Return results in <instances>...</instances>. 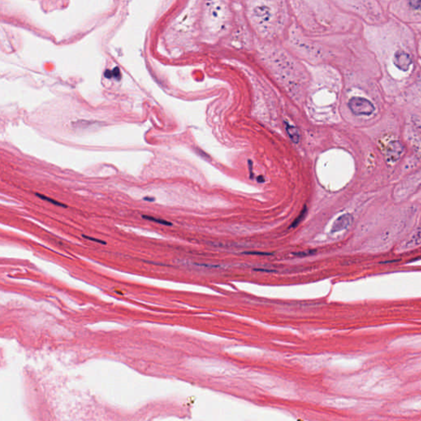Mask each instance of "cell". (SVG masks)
<instances>
[{
    "label": "cell",
    "mask_w": 421,
    "mask_h": 421,
    "mask_svg": "<svg viewBox=\"0 0 421 421\" xmlns=\"http://www.w3.org/2000/svg\"><path fill=\"white\" fill-rule=\"evenodd\" d=\"M112 73H113V77H114V78H116L117 80L121 79V70H119L118 67L114 68V69L112 70Z\"/></svg>",
    "instance_id": "cell-14"
},
{
    "label": "cell",
    "mask_w": 421,
    "mask_h": 421,
    "mask_svg": "<svg viewBox=\"0 0 421 421\" xmlns=\"http://www.w3.org/2000/svg\"><path fill=\"white\" fill-rule=\"evenodd\" d=\"M409 5H410V8H412L413 9H415V10H421V0L420 1H418V0H414V1H410L409 2Z\"/></svg>",
    "instance_id": "cell-12"
},
{
    "label": "cell",
    "mask_w": 421,
    "mask_h": 421,
    "mask_svg": "<svg viewBox=\"0 0 421 421\" xmlns=\"http://www.w3.org/2000/svg\"><path fill=\"white\" fill-rule=\"evenodd\" d=\"M352 222V216L349 214V213L340 216L338 219L336 220L334 223L333 224L331 230L332 233L339 232V231L346 230L347 228L350 227Z\"/></svg>",
    "instance_id": "cell-3"
},
{
    "label": "cell",
    "mask_w": 421,
    "mask_h": 421,
    "mask_svg": "<svg viewBox=\"0 0 421 421\" xmlns=\"http://www.w3.org/2000/svg\"><path fill=\"white\" fill-rule=\"evenodd\" d=\"M394 64L398 69L402 71H407L412 65V59L410 54L404 51L397 52L394 56Z\"/></svg>",
    "instance_id": "cell-2"
},
{
    "label": "cell",
    "mask_w": 421,
    "mask_h": 421,
    "mask_svg": "<svg viewBox=\"0 0 421 421\" xmlns=\"http://www.w3.org/2000/svg\"><path fill=\"white\" fill-rule=\"evenodd\" d=\"M350 110L356 115H370L374 111V106L369 100L354 97L349 101Z\"/></svg>",
    "instance_id": "cell-1"
},
{
    "label": "cell",
    "mask_w": 421,
    "mask_h": 421,
    "mask_svg": "<svg viewBox=\"0 0 421 421\" xmlns=\"http://www.w3.org/2000/svg\"><path fill=\"white\" fill-rule=\"evenodd\" d=\"M36 196H37V197L41 198V199L44 200L45 202H50L51 204L55 205V206H63V207H67V205L64 204V203H61V202H58V201H56V200L52 199V198H49L47 196H45L43 195V194H36Z\"/></svg>",
    "instance_id": "cell-10"
},
{
    "label": "cell",
    "mask_w": 421,
    "mask_h": 421,
    "mask_svg": "<svg viewBox=\"0 0 421 421\" xmlns=\"http://www.w3.org/2000/svg\"><path fill=\"white\" fill-rule=\"evenodd\" d=\"M105 78H109V79H110V78H111L112 77H113V73H112V71H110V70H106V71L105 72Z\"/></svg>",
    "instance_id": "cell-16"
},
{
    "label": "cell",
    "mask_w": 421,
    "mask_h": 421,
    "mask_svg": "<svg viewBox=\"0 0 421 421\" xmlns=\"http://www.w3.org/2000/svg\"><path fill=\"white\" fill-rule=\"evenodd\" d=\"M286 129L287 133H288V135L290 136V138H291L293 142H295V143L299 142L300 136H299L298 129H297L296 128L290 126V125H288V124H286Z\"/></svg>",
    "instance_id": "cell-7"
},
{
    "label": "cell",
    "mask_w": 421,
    "mask_h": 421,
    "mask_svg": "<svg viewBox=\"0 0 421 421\" xmlns=\"http://www.w3.org/2000/svg\"><path fill=\"white\" fill-rule=\"evenodd\" d=\"M254 15L262 22H267L271 17V12L267 6H258L254 9Z\"/></svg>",
    "instance_id": "cell-5"
},
{
    "label": "cell",
    "mask_w": 421,
    "mask_h": 421,
    "mask_svg": "<svg viewBox=\"0 0 421 421\" xmlns=\"http://www.w3.org/2000/svg\"><path fill=\"white\" fill-rule=\"evenodd\" d=\"M308 213V208L307 206H304V208L301 210L300 213H299V216L294 219V221H293L292 224L290 225V228H295L297 226H299V224L302 222L304 219H305V217L307 215Z\"/></svg>",
    "instance_id": "cell-8"
},
{
    "label": "cell",
    "mask_w": 421,
    "mask_h": 421,
    "mask_svg": "<svg viewBox=\"0 0 421 421\" xmlns=\"http://www.w3.org/2000/svg\"><path fill=\"white\" fill-rule=\"evenodd\" d=\"M402 151L403 148L400 142H391L387 147V157L390 161H396L399 159V157L402 155Z\"/></svg>",
    "instance_id": "cell-4"
},
{
    "label": "cell",
    "mask_w": 421,
    "mask_h": 421,
    "mask_svg": "<svg viewBox=\"0 0 421 421\" xmlns=\"http://www.w3.org/2000/svg\"><path fill=\"white\" fill-rule=\"evenodd\" d=\"M144 200L145 201H147V202H154V201H155V198L146 197V198H144Z\"/></svg>",
    "instance_id": "cell-17"
},
{
    "label": "cell",
    "mask_w": 421,
    "mask_h": 421,
    "mask_svg": "<svg viewBox=\"0 0 421 421\" xmlns=\"http://www.w3.org/2000/svg\"><path fill=\"white\" fill-rule=\"evenodd\" d=\"M83 238H86V239H88V240L93 241V242H96V243L101 244V245H106V242L105 241L101 240V239H99V238H93V237L88 236V235H82Z\"/></svg>",
    "instance_id": "cell-13"
},
{
    "label": "cell",
    "mask_w": 421,
    "mask_h": 421,
    "mask_svg": "<svg viewBox=\"0 0 421 421\" xmlns=\"http://www.w3.org/2000/svg\"><path fill=\"white\" fill-rule=\"evenodd\" d=\"M142 218L147 220V221H150V222L164 225V226H172L171 222H168L166 220L161 219V218H156V217H151V216L147 215L142 216Z\"/></svg>",
    "instance_id": "cell-9"
},
{
    "label": "cell",
    "mask_w": 421,
    "mask_h": 421,
    "mask_svg": "<svg viewBox=\"0 0 421 421\" xmlns=\"http://www.w3.org/2000/svg\"><path fill=\"white\" fill-rule=\"evenodd\" d=\"M248 254H254V255H272V254H267V253H259V252H249Z\"/></svg>",
    "instance_id": "cell-15"
},
{
    "label": "cell",
    "mask_w": 421,
    "mask_h": 421,
    "mask_svg": "<svg viewBox=\"0 0 421 421\" xmlns=\"http://www.w3.org/2000/svg\"><path fill=\"white\" fill-rule=\"evenodd\" d=\"M419 245H421V227L409 238V240L406 242V248L414 247Z\"/></svg>",
    "instance_id": "cell-6"
},
{
    "label": "cell",
    "mask_w": 421,
    "mask_h": 421,
    "mask_svg": "<svg viewBox=\"0 0 421 421\" xmlns=\"http://www.w3.org/2000/svg\"><path fill=\"white\" fill-rule=\"evenodd\" d=\"M315 250H306V251L297 252V253H293V255L297 256V257H305V256H310L312 254H314Z\"/></svg>",
    "instance_id": "cell-11"
}]
</instances>
